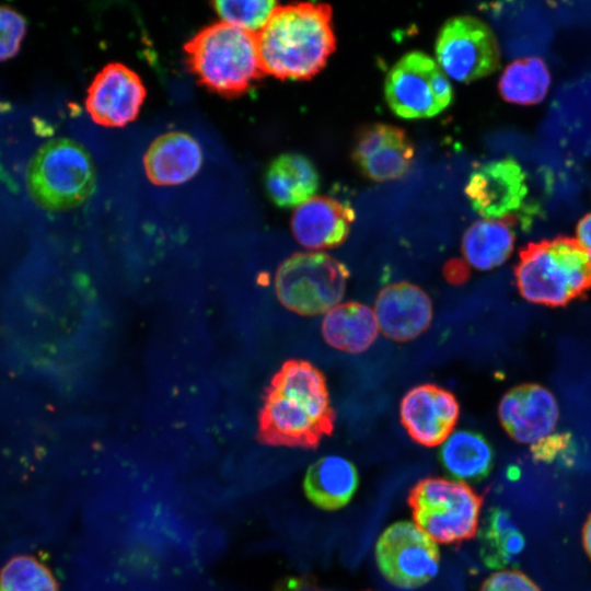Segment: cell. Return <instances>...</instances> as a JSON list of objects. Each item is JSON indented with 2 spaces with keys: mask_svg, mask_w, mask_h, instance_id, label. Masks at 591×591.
Wrapping results in <instances>:
<instances>
[{
  "mask_svg": "<svg viewBox=\"0 0 591 591\" xmlns=\"http://www.w3.org/2000/svg\"><path fill=\"white\" fill-rule=\"evenodd\" d=\"M324 374L305 360H288L270 380L258 415V438L269 445L315 448L334 429Z\"/></svg>",
  "mask_w": 591,
  "mask_h": 591,
  "instance_id": "cell-1",
  "label": "cell"
},
{
  "mask_svg": "<svg viewBox=\"0 0 591 591\" xmlns=\"http://www.w3.org/2000/svg\"><path fill=\"white\" fill-rule=\"evenodd\" d=\"M332 9L322 3L277 7L257 34L264 73L281 80L315 76L335 50Z\"/></svg>",
  "mask_w": 591,
  "mask_h": 591,
  "instance_id": "cell-2",
  "label": "cell"
},
{
  "mask_svg": "<svg viewBox=\"0 0 591 591\" xmlns=\"http://www.w3.org/2000/svg\"><path fill=\"white\" fill-rule=\"evenodd\" d=\"M197 81L225 97L240 96L263 76L257 35L225 22L201 28L184 45Z\"/></svg>",
  "mask_w": 591,
  "mask_h": 591,
  "instance_id": "cell-3",
  "label": "cell"
},
{
  "mask_svg": "<svg viewBox=\"0 0 591 591\" xmlns=\"http://www.w3.org/2000/svg\"><path fill=\"white\" fill-rule=\"evenodd\" d=\"M515 279L528 301L563 306L591 288V259L571 237L530 243L520 252Z\"/></svg>",
  "mask_w": 591,
  "mask_h": 591,
  "instance_id": "cell-4",
  "label": "cell"
},
{
  "mask_svg": "<svg viewBox=\"0 0 591 591\" xmlns=\"http://www.w3.org/2000/svg\"><path fill=\"white\" fill-rule=\"evenodd\" d=\"M95 181L96 171L89 151L69 138L44 143L26 172L30 195L42 208L51 211L69 210L84 202Z\"/></svg>",
  "mask_w": 591,
  "mask_h": 591,
  "instance_id": "cell-5",
  "label": "cell"
},
{
  "mask_svg": "<svg viewBox=\"0 0 591 591\" xmlns=\"http://www.w3.org/2000/svg\"><path fill=\"white\" fill-rule=\"evenodd\" d=\"M408 505L414 523L436 543H460L478 531L483 498L463 482L425 478L412 488Z\"/></svg>",
  "mask_w": 591,
  "mask_h": 591,
  "instance_id": "cell-6",
  "label": "cell"
},
{
  "mask_svg": "<svg viewBox=\"0 0 591 591\" xmlns=\"http://www.w3.org/2000/svg\"><path fill=\"white\" fill-rule=\"evenodd\" d=\"M348 278V268L327 254L297 253L278 268L275 288L288 310L300 315H318L340 302Z\"/></svg>",
  "mask_w": 591,
  "mask_h": 591,
  "instance_id": "cell-7",
  "label": "cell"
},
{
  "mask_svg": "<svg viewBox=\"0 0 591 591\" xmlns=\"http://www.w3.org/2000/svg\"><path fill=\"white\" fill-rule=\"evenodd\" d=\"M384 93L390 108L403 118H428L445 109L453 90L440 66L421 51L404 55L389 71Z\"/></svg>",
  "mask_w": 591,
  "mask_h": 591,
  "instance_id": "cell-8",
  "label": "cell"
},
{
  "mask_svg": "<svg viewBox=\"0 0 591 591\" xmlns=\"http://www.w3.org/2000/svg\"><path fill=\"white\" fill-rule=\"evenodd\" d=\"M443 72L460 82L487 77L499 68L500 53L491 30L473 16L449 19L436 40Z\"/></svg>",
  "mask_w": 591,
  "mask_h": 591,
  "instance_id": "cell-9",
  "label": "cell"
},
{
  "mask_svg": "<svg viewBox=\"0 0 591 591\" xmlns=\"http://www.w3.org/2000/svg\"><path fill=\"white\" fill-rule=\"evenodd\" d=\"M381 573L399 588H417L439 570L438 546L415 523L401 521L386 528L375 544Z\"/></svg>",
  "mask_w": 591,
  "mask_h": 591,
  "instance_id": "cell-10",
  "label": "cell"
},
{
  "mask_svg": "<svg viewBox=\"0 0 591 591\" xmlns=\"http://www.w3.org/2000/svg\"><path fill=\"white\" fill-rule=\"evenodd\" d=\"M146 94V88L134 70L120 62H111L91 82L85 107L94 123L123 127L136 119Z\"/></svg>",
  "mask_w": 591,
  "mask_h": 591,
  "instance_id": "cell-11",
  "label": "cell"
},
{
  "mask_svg": "<svg viewBox=\"0 0 591 591\" xmlns=\"http://www.w3.org/2000/svg\"><path fill=\"white\" fill-rule=\"evenodd\" d=\"M459 415L455 396L436 384L413 387L399 406L402 425L409 437L424 447L442 444L453 432Z\"/></svg>",
  "mask_w": 591,
  "mask_h": 591,
  "instance_id": "cell-12",
  "label": "cell"
},
{
  "mask_svg": "<svg viewBox=\"0 0 591 591\" xmlns=\"http://www.w3.org/2000/svg\"><path fill=\"white\" fill-rule=\"evenodd\" d=\"M465 193L478 215L502 219L521 208L528 194L525 174L514 160L493 161L472 173Z\"/></svg>",
  "mask_w": 591,
  "mask_h": 591,
  "instance_id": "cell-13",
  "label": "cell"
},
{
  "mask_svg": "<svg viewBox=\"0 0 591 591\" xmlns=\"http://www.w3.org/2000/svg\"><path fill=\"white\" fill-rule=\"evenodd\" d=\"M414 155L415 148L406 132L386 124L362 128L352 150L361 173L375 182L402 177L409 170Z\"/></svg>",
  "mask_w": 591,
  "mask_h": 591,
  "instance_id": "cell-14",
  "label": "cell"
},
{
  "mask_svg": "<svg viewBox=\"0 0 591 591\" xmlns=\"http://www.w3.org/2000/svg\"><path fill=\"white\" fill-rule=\"evenodd\" d=\"M498 415L503 429L513 440L533 444L552 433L559 410L547 389L538 384H522L503 395Z\"/></svg>",
  "mask_w": 591,
  "mask_h": 591,
  "instance_id": "cell-15",
  "label": "cell"
},
{
  "mask_svg": "<svg viewBox=\"0 0 591 591\" xmlns=\"http://www.w3.org/2000/svg\"><path fill=\"white\" fill-rule=\"evenodd\" d=\"M373 312L383 335L395 341L418 337L432 320L428 294L405 281L384 287L376 297Z\"/></svg>",
  "mask_w": 591,
  "mask_h": 591,
  "instance_id": "cell-16",
  "label": "cell"
},
{
  "mask_svg": "<svg viewBox=\"0 0 591 591\" xmlns=\"http://www.w3.org/2000/svg\"><path fill=\"white\" fill-rule=\"evenodd\" d=\"M355 220L350 205L317 196L300 205L291 220L296 240L306 248L323 250L340 245Z\"/></svg>",
  "mask_w": 591,
  "mask_h": 591,
  "instance_id": "cell-17",
  "label": "cell"
},
{
  "mask_svg": "<svg viewBox=\"0 0 591 591\" xmlns=\"http://www.w3.org/2000/svg\"><path fill=\"white\" fill-rule=\"evenodd\" d=\"M202 164L197 140L184 131H169L149 146L143 165L148 179L159 186L183 184L193 178Z\"/></svg>",
  "mask_w": 591,
  "mask_h": 591,
  "instance_id": "cell-18",
  "label": "cell"
},
{
  "mask_svg": "<svg viewBox=\"0 0 591 591\" xmlns=\"http://www.w3.org/2000/svg\"><path fill=\"white\" fill-rule=\"evenodd\" d=\"M358 484L357 468L349 460L327 455L310 465L304 476L303 489L308 499L316 507L335 510L351 500Z\"/></svg>",
  "mask_w": 591,
  "mask_h": 591,
  "instance_id": "cell-19",
  "label": "cell"
},
{
  "mask_svg": "<svg viewBox=\"0 0 591 591\" xmlns=\"http://www.w3.org/2000/svg\"><path fill=\"white\" fill-rule=\"evenodd\" d=\"M320 185L314 164L299 153H283L271 161L265 186L269 198L282 208L304 204L316 193Z\"/></svg>",
  "mask_w": 591,
  "mask_h": 591,
  "instance_id": "cell-20",
  "label": "cell"
},
{
  "mask_svg": "<svg viewBox=\"0 0 591 591\" xmlns=\"http://www.w3.org/2000/svg\"><path fill=\"white\" fill-rule=\"evenodd\" d=\"M378 331L374 312L358 302L337 304L326 313L322 323L325 341L351 354L367 350L375 340Z\"/></svg>",
  "mask_w": 591,
  "mask_h": 591,
  "instance_id": "cell-21",
  "label": "cell"
},
{
  "mask_svg": "<svg viewBox=\"0 0 591 591\" xmlns=\"http://www.w3.org/2000/svg\"><path fill=\"white\" fill-rule=\"evenodd\" d=\"M513 225L512 216L473 223L462 239V252L466 263L482 271L503 264L513 250Z\"/></svg>",
  "mask_w": 591,
  "mask_h": 591,
  "instance_id": "cell-22",
  "label": "cell"
},
{
  "mask_svg": "<svg viewBox=\"0 0 591 591\" xmlns=\"http://www.w3.org/2000/svg\"><path fill=\"white\" fill-rule=\"evenodd\" d=\"M440 457L445 471L460 482L479 480L489 473L494 453L482 434L457 430L442 443Z\"/></svg>",
  "mask_w": 591,
  "mask_h": 591,
  "instance_id": "cell-23",
  "label": "cell"
},
{
  "mask_svg": "<svg viewBox=\"0 0 591 591\" xmlns=\"http://www.w3.org/2000/svg\"><path fill=\"white\" fill-rule=\"evenodd\" d=\"M479 554L486 566L495 569L512 564L523 552L524 537L509 513L491 508L478 531Z\"/></svg>",
  "mask_w": 591,
  "mask_h": 591,
  "instance_id": "cell-24",
  "label": "cell"
},
{
  "mask_svg": "<svg viewBox=\"0 0 591 591\" xmlns=\"http://www.w3.org/2000/svg\"><path fill=\"white\" fill-rule=\"evenodd\" d=\"M551 85V74L545 62L537 57L518 59L506 67L499 91L509 103L533 105L540 103Z\"/></svg>",
  "mask_w": 591,
  "mask_h": 591,
  "instance_id": "cell-25",
  "label": "cell"
},
{
  "mask_svg": "<svg viewBox=\"0 0 591 591\" xmlns=\"http://www.w3.org/2000/svg\"><path fill=\"white\" fill-rule=\"evenodd\" d=\"M0 591H58L51 570L31 554L8 559L0 569Z\"/></svg>",
  "mask_w": 591,
  "mask_h": 591,
  "instance_id": "cell-26",
  "label": "cell"
},
{
  "mask_svg": "<svg viewBox=\"0 0 591 591\" xmlns=\"http://www.w3.org/2000/svg\"><path fill=\"white\" fill-rule=\"evenodd\" d=\"M222 22L258 34L267 24L277 2L263 1H215L211 3Z\"/></svg>",
  "mask_w": 591,
  "mask_h": 591,
  "instance_id": "cell-27",
  "label": "cell"
},
{
  "mask_svg": "<svg viewBox=\"0 0 591 591\" xmlns=\"http://www.w3.org/2000/svg\"><path fill=\"white\" fill-rule=\"evenodd\" d=\"M26 21L16 10L0 5V61L8 60L20 50L26 33Z\"/></svg>",
  "mask_w": 591,
  "mask_h": 591,
  "instance_id": "cell-28",
  "label": "cell"
},
{
  "mask_svg": "<svg viewBox=\"0 0 591 591\" xmlns=\"http://www.w3.org/2000/svg\"><path fill=\"white\" fill-rule=\"evenodd\" d=\"M478 591H541L525 573L517 569H501L491 573Z\"/></svg>",
  "mask_w": 591,
  "mask_h": 591,
  "instance_id": "cell-29",
  "label": "cell"
},
{
  "mask_svg": "<svg viewBox=\"0 0 591 591\" xmlns=\"http://www.w3.org/2000/svg\"><path fill=\"white\" fill-rule=\"evenodd\" d=\"M571 444L569 433L549 434L531 445V452L535 460L552 462L559 455L567 452Z\"/></svg>",
  "mask_w": 591,
  "mask_h": 591,
  "instance_id": "cell-30",
  "label": "cell"
},
{
  "mask_svg": "<svg viewBox=\"0 0 591 591\" xmlns=\"http://www.w3.org/2000/svg\"><path fill=\"white\" fill-rule=\"evenodd\" d=\"M443 275L452 285H461L468 279V264L461 259L453 258L444 265Z\"/></svg>",
  "mask_w": 591,
  "mask_h": 591,
  "instance_id": "cell-31",
  "label": "cell"
},
{
  "mask_svg": "<svg viewBox=\"0 0 591 591\" xmlns=\"http://www.w3.org/2000/svg\"><path fill=\"white\" fill-rule=\"evenodd\" d=\"M576 233L577 242L588 253H591V212L581 218L577 225Z\"/></svg>",
  "mask_w": 591,
  "mask_h": 591,
  "instance_id": "cell-32",
  "label": "cell"
},
{
  "mask_svg": "<svg viewBox=\"0 0 591 591\" xmlns=\"http://www.w3.org/2000/svg\"><path fill=\"white\" fill-rule=\"evenodd\" d=\"M582 544L587 555L591 559V512L582 528Z\"/></svg>",
  "mask_w": 591,
  "mask_h": 591,
  "instance_id": "cell-33",
  "label": "cell"
},
{
  "mask_svg": "<svg viewBox=\"0 0 591 591\" xmlns=\"http://www.w3.org/2000/svg\"><path fill=\"white\" fill-rule=\"evenodd\" d=\"M588 254H589V256H590V259H591V253H588Z\"/></svg>",
  "mask_w": 591,
  "mask_h": 591,
  "instance_id": "cell-34",
  "label": "cell"
}]
</instances>
